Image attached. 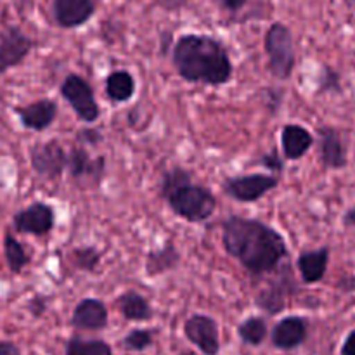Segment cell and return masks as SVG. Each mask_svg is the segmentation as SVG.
Here are the masks:
<instances>
[{
    "instance_id": "6da1fadb",
    "label": "cell",
    "mask_w": 355,
    "mask_h": 355,
    "mask_svg": "<svg viewBox=\"0 0 355 355\" xmlns=\"http://www.w3.org/2000/svg\"><path fill=\"white\" fill-rule=\"evenodd\" d=\"M222 243L225 252L255 277L274 272L288 257L283 236L257 218L229 217L222 224Z\"/></svg>"
},
{
    "instance_id": "7a4b0ae2",
    "label": "cell",
    "mask_w": 355,
    "mask_h": 355,
    "mask_svg": "<svg viewBox=\"0 0 355 355\" xmlns=\"http://www.w3.org/2000/svg\"><path fill=\"white\" fill-rule=\"evenodd\" d=\"M173 66L184 80L205 85H224L232 76V62L217 38L189 33L173 45Z\"/></svg>"
},
{
    "instance_id": "3957f363",
    "label": "cell",
    "mask_w": 355,
    "mask_h": 355,
    "mask_svg": "<svg viewBox=\"0 0 355 355\" xmlns=\"http://www.w3.org/2000/svg\"><path fill=\"white\" fill-rule=\"evenodd\" d=\"M162 196L173 214L187 222H205L214 215L217 201L210 189L191 182V175L184 168L168 170L162 179Z\"/></svg>"
},
{
    "instance_id": "277c9868",
    "label": "cell",
    "mask_w": 355,
    "mask_h": 355,
    "mask_svg": "<svg viewBox=\"0 0 355 355\" xmlns=\"http://www.w3.org/2000/svg\"><path fill=\"white\" fill-rule=\"evenodd\" d=\"M263 47L269 58L270 73L279 80L290 78L295 68L293 35L290 28L283 23L270 24L263 38Z\"/></svg>"
},
{
    "instance_id": "5b68a950",
    "label": "cell",
    "mask_w": 355,
    "mask_h": 355,
    "mask_svg": "<svg viewBox=\"0 0 355 355\" xmlns=\"http://www.w3.org/2000/svg\"><path fill=\"white\" fill-rule=\"evenodd\" d=\"M61 96L75 110L76 116L87 123H94L101 116L99 104L94 97L92 87L78 75H68L61 85Z\"/></svg>"
},
{
    "instance_id": "8992f818",
    "label": "cell",
    "mask_w": 355,
    "mask_h": 355,
    "mask_svg": "<svg viewBox=\"0 0 355 355\" xmlns=\"http://www.w3.org/2000/svg\"><path fill=\"white\" fill-rule=\"evenodd\" d=\"M31 168L42 179L54 180L68 168V155L58 141H47L35 144L30 151Z\"/></svg>"
},
{
    "instance_id": "52a82bcc",
    "label": "cell",
    "mask_w": 355,
    "mask_h": 355,
    "mask_svg": "<svg viewBox=\"0 0 355 355\" xmlns=\"http://www.w3.org/2000/svg\"><path fill=\"white\" fill-rule=\"evenodd\" d=\"M279 184V180L272 175H263V173H252V175L229 177L224 180V193L234 200L250 203L262 198L270 189Z\"/></svg>"
},
{
    "instance_id": "ba28073f",
    "label": "cell",
    "mask_w": 355,
    "mask_h": 355,
    "mask_svg": "<svg viewBox=\"0 0 355 355\" xmlns=\"http://www.w3.org/2000/svg\"><path fill=\"white\" fill-rule=\"evenodd\" d=\"M33 40L19 26H7L0 33V75L19 66L33 49Z\"/></svg>"
},
{
    "instance_id": "9c48e42d",
    "label": "cell",
    "mask_w": 355,
    "mask_h": 355,
    "mask_svg": "<svg viewBox=\"0 0 355 355\" xmlns=\"http://www.w3.org/2000/svg\"><path fill=\"white\" fill-rule=\"evenodd\" d=\"M54 222V210H52L51 205L42 203V201H35L12 217L14 229L19 234L45 236L52 231Z\"/></svg>"
},
{
    "instance_id": "30bf717a",
    "label": "cell",
    "mask_w": 355,
    "mask_h": 355,
    "mask_svg": "<svg viewBox=\"0 0 355 355\" xmlns=\"http://www.w3.org/2000/svg\"><path fill=\"white\" fill-rule=\"evenodd\" d=\"M184 333L193 345H196L205 355H217L220 349L218 326L210 315L194 314L184 324Z\"/></svg>"
},
{
    "instance_id": "8fae6325",
    "label": "cell",
    "mask_w": 355,
    "mask_h": 355,
    "mask_svg": "<svg viewBox=\"0 0 355 355\" xmlns=\"http://www.w3.org/2000/svg\"><path fill=\"white\" fill-rule=\"evenodd\" d=\"M96 12L94 0H52V16L58 26L71 30L85 24Z\"/></svg>"
},
{
    "instance_id": "7c38bea8",
    "label": "cell",
    "mask_w": 355,
    "mask_h": 355,
    "mask_svg": "<svg viewBox=\"0 0 355 355\" xmlns=\"http://www.w3.org/2000/svg\"><path fill=\"white\" fill-rule=\"evenodd\" d=\"M14 111L19 116L24 128L40 132L54 123L55 116H58V104L51 99H40L26 104V106L14 107Z\"/></svg>"
},
{
    "instance_id": "4fadbf2b",
    "label": "cell",
    "mask_w": 355,
    "mask_h": 355,
    "mask_svg": "<svg viewBox=\"0 0 355 355\" xmlns=\"http://www.w3.org/2000/svg\"><path fill=\"white\" fill-rule=\"evenodd\" d=\"M291 269L284 270L283 276L277 281H272L267 288H262L257 293V305L267 314H279L286 307V297L290 293V284H293Z\"/></svg>"
},
{
    "instance_id": "5bb4252c",
    "label": "cell",
    "mask_w": 355,
    "mask_h": 355,
    "mask_svg": "<svg viewBox=\"0 0 355 355\" xmlns=\"http://www.w3.org/2000/svg\"><path fill=\"white\" fill-rule=\"evenodd\" d=\"M309 324L304 318L291 315L277 322L272 329V343L274 347L283 350L297 349L298 345L307 340Z\"/></svg>"
},
{
    "instance_id": "9a60e30c",
    "label": "cell",
    "mask_w": 355,
    "mask_h": 355,
    "mask_svg": "<svg viewBox=\"0 0 355 355\" xmlns=\"http://www.w3.org/2000/svg\"><path fill=\"white\" fill-rule=\"evenodd\" d=\"M71 324L78 329H103L107 324L106 305L96 298H85L76 305Z\"/></svg>"
},
{
    "instance_id": "2e32d148",
    "label": "cell",
    "mask_w": 355,
    "mask_h": 355,
    "mask_svg": "<svg viewBox=\"0 0 355 355\" xmlns=\"http://www.w3.org/2000/svg\"><path fill=\"white\" fill-rule=\"evenodd\" d=\"M319 139H321V162L328 168H343L347 165V153L343 148L342 137L338 132L331 127H321L318 130Z\"/></svg>"
},
{
    "instance_id": "e0dca14e",
    "label": "cell",
    "mask_w": 355,
    "mask_h": 355,
    "mask_svg": "<svg viewBox=\"0 0 355 355\" xmlns=\"http://www.w3.org/2000/svg\"><path fill=\"white\" fill-rule=\"evenodd\" d=\"M281 144H283L284 156L288 159H298L312 148L314 144V137L307 128L302 125H286L281 134Z\"/></svg>"
},
{
    "instance_id": "ac0fdd59",
    "label": "cell",
    "mask_w": 355,
    "mask_h": 355,
    "mask_svg": "<svg viewBox=\"0 0 355 355\" xmlns=\"http://www.w3.org/2000/svg\"><path fill=\"white\" fill-rule=\"evenodd\" d=\"M328 262L329 250L326 246L321 250H315V252L302 253L297 262L302 279L309 284L321 281L324 277L326 269H328Z\"/></svg>"
},
{
    "instance_id": "d6986e66",
    "label": "cell",
    "mask_w": 355,
    "mask_h": 355,
    "mask_svg": "<svg viewBox=\"0 0 355 355\" xmlns=\"http://www.w3.org/2000/svg\"><path fill=\"white\" fill-rule=\"evenodd\" d=\"M68 170L76 179H83V177L99 179L104 170V159L99 158L96 162L83 148H73L68 153Z\"/></svg>"
},
{
    "instance_id": "ffe728a7",
    "label": "cell",
    "mask_w": 355,
    "mask_h": 355,
    "mask_svg": "<svg viewBox=\"0 0 355 355\" xmlns=\"http://www.w3.org/2000/svg\"><path fill=\"white\" fill-rule=\"evenodd\" d=\"M179 260L180 255L175 250V246L172 243H166L165 246H162L156 252L148 253V259H146V274L149 277H156L159 274L168 272V270L175 269Z\"/></svg>"
},
{
    "instance_id": "44dd1931",
    "label": "cell",
    "mask_w": 355,
    "mask_h": 355,
    "mask_svg": "<svg viewBox=\"0 0 355 355\" xmlns=\"http://www.w3.org/2000/svg\"><path fill=\"white\" fill-rule=\"evenodd\" d=\"M118 309L127 321H149L153 318V309L148 300L135 291H127L116 300Z\"/></svg>"
},
{
    "instance_id": "7402d4cb",
    "label": "cell",
    "mask_w": 355,
    "mask_h": 355,
    "mask_svg": "<svg viewBox=\"0 0 355 355\" xmlns=\"http://www.w3.org/2000/svg\"><path fill=\"white\" fill-rule=\"evenodd\" d=\"M135 92L134 76L128 71H113L106 78V96L114 103H125Z\"/></svg>"
},
{
    "instance_id": "603a6c76",
    "label": "cell",
    "mask_w": 355,
    "mask_h": 355,
    "mask_svg": "<svg viewBox=\"0 0 355 355\" xmlns=\"http://www.w3.org/2000/svg\"><path fill=\"white\" fill-rule=\"evenodd\" d=\"M3 255H6L7 267L12 274H21L24 267L30 263V255L24 252L23 245L10 234V231H6V236H3Z\"/></svg>"
},
{
    "instance_id": "cb8c5ba5",
    "label": "cell",
    "mask_w": 355,
    "mask_h": 355,
    "mask_svg": "<svg viewBox=\"0 0 355 355\" xmlns=\"http://www.w3.org/2000/svg\"><path fill=\"white\" fill-rule=\"evenodd\" d=\"M66 355H113V350L103 340H85L73 336L66 345Z\"/></svg>"
},
{
    "instance_id": "d4e9b609",
    "label": "cell",
    "mask_w": 355,
    "mask_h": 355,
    "mask_svg": "<svg viewBox=\"0 0 355 355\" xmlns=\"http://www.w3.org/2000/svg\"><path fill=\"white\" fill-rule=\"evenodd\" d=\"M238 333L248 345H260L267 336V322L262 318H250L241 322Z\"/></svg>"
},
{
    "instance_id": "484cf974",
    "label": "cell",
    "mask_w": 355,
    "mask_h": 355,
    "mask_svg": "<svg viewBox=\"0 0 355 355\" xmlns=\"http://www.w3.org/2000/svg\"><path fill=\"white\" fill-rule=\"evenodd\" d=\"M73 260L78 269L85 270V272H94L99 266L101 255L94 246H83V248H76L73 252Z\"/></svg>"
},
{
    "instance_id": "4316f807",
    "label": "cell",
    "mask_w": 355,
    "mask_h": 355,
    "mask_svg": "<svg viewBox=\"0 0 355 355\" xmlns=\"http://www.w3.org/2000/svg\"><path fill=\"white\" fill-rule=\"evenodd\" d=\"M153 343V331L151 329H132L123 338V347L127 350H146Z\"/></svg>"
},
{
    "instance_id": "83f0119b",
    "label": "cell",
    "mask_w": 355,
    "mask_h": 355,
    "mask_svg": "<svg viewBox=\"0 0 355 355\" xmlns=\"http://www.w3.org/2000/svg\"><path fill=\"white\" fill-rule=\"evenodd\" d=\"M321 92H333V90H340V75L333 68L326 66L324 76L321 78Z\"/></svg>"
},
{
    "instance_id": "f1b7e54d",
    "label": "cell",
    "mask_w": 355,
    "mask_h": 355,
    "mask_svg": "<svg viewBox=\"0 0 355 355\" xmlns=\"http://www.w3.org/2000/svg\"><path fill=\"white\" fill-rule=\"evenodd\" d=\"M262 163L270 170H277V172H281V170H283V162H281L279 155H277L274 149L270 153H267V155L262 156Z\"/></svg>"
},
{
    "instance_id": "f546056e",
    "label": "cell",
    "mask_w": 355,
    "mask_h": 355,
    "mask_svg": "<svg viewBox=\"0 0 355 355\" xmlns=\"http://www.w3.org/2000/svg\"><path fill=\"white\" fill-rule=\"evenodd\" d=\"M215 2L218 3V7H222L224 10H227V12L236 14L246 6V2H248V0H215Z\"/></svg>"
},
{
    "instance_id": "4dcf8cb0",
    "label": "cell",
    "mask_w": 355,
    "mask_h": 355,
    "mask_svg": "<svg viewBox=\"0 0 355 355\" xmlns=\"http://www.w3.org/2000/svg\"><path fill=\"white\" fill-rule=\"evenodd\" d=\"M45 307H47V305H45V300L42 297L33 298V300L30 302V311L35 318H40V315L45 312Z\"/></svg>"
},
{
    "instance_id": "1f68e13d",
    "label": "cell",
    "mask_w": 355,
    "mask_h": 355,
    "mask_svg": "<svg viewBox=\"0 0 355 355\" xmlns=\"http://www.w3.org/2000/svg\"><path fill=\"white\" fill-rule=\"evenodd\" d=\"M342 355H355V329L349 333L342 347Z\"/></svg>"
},
{
    "instance_id": "d6a6232c",
    "label": "cell",
    "mask_w": 355,
    "mask_h": 355,
    "mask_svg": "<svg viewBox=\"0 0 355 355\" xmlns=\"http://www.w3.org/2000/svg\"><path fill=\"white\" fill-rule=\"evenodd\" d=\"M0 355H21V352L12 342H0Z\"/></svg>"
},
{
    "instance_id": "836d02e7",
    "label": "cell",
    "mask_w": 355,
    "mask_h": 355,
    "mask_svg": "<svg viewBox=\"0 0 355 355\" xmlns=\"http://www.w3.org/2000/svg\"><path fill=\"white\" fill-rule=\"evenodd\" d=\"M159 2H162V6L166 7V9H179V7H182L187 0H159Z\"/></svg>"
},
{
    "instance_id": "e575fe53",
    "label": "cell",
    "mask_w": 355,
    "mask_h": 355,
    "mask_svg": "<svg viewBox=\"0 0 355 355\" xmlns=\"http://www.w3.org/2000/svg\"><path fill=\"white\" fill-rule=\"evenodd\" d=\"M343 224L349 227H355V207L350 208L345 215H343Z\"/></svg>"
},
{
    "instance_id": "d590c367",
    "label": "cell",
    "mask_w": 355,
    "mask_h": 355,
    "mask_svg": "<svg viewBox=\"0 0 355 355\" xmlns=\"http://www.w3.org/2000/svg\"><path fill=\"white\" fill-rule=\"evenodd\" d=\"M345 2H347V3H349V6H350V7H354V9H355V0H345Z\"/></svg>"
},
{
    "instance_id": "8d00e7d4",
    "label": "cell",
    "mask_w": 355,
    "mask_h": 355,
    "mask_svg": "<svg viewBox=\"0 0 355 355\" xmlns=\"http://www.w3.org/2000/svg\"><path fill=\"white\" fill-rule=\"evenodd\" d=\"M180 355H198L196 352H191V350H186V352H182Z\"/></svg>"
}]
</instances>
